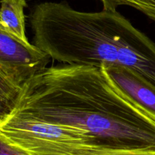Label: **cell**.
<instances>
[{
  "mask_svg": "<svg viewBox=\"0 0 155 155\" xmlns=\"http://www.w3.org/2000/svg\"><path fill=\"white\" fill-rule=\"evenodd\" d=\"M142 155H155V150H148Z\"/></svg>",
  "mask_w": 155,
  "mask_h": 155,
  "instance_id": "obj_10",
  "label": "cell"
},
{
  "mask_svg": "<svg viewBox=\"0 0 155 155\" xmlns=\"http://www.w3.org/2000/svg\"><path fill=\"white\" fill-rule=\"evenodd\" d=\"M9 114L80 130L99 146L155 150V122L113 86L101 68H45L21 88Z\"/></svg>",
  "mask_w": 155,
  "mask_h": 155,
  "instance_id": "obj_1",
  "label": "cell"
},
{
  "mask_svg": "<svg viewBox=\"0 0 155 155\" xmlns=\"http://www.w3.org/2000/svg\"><path fill=\"white\" fill-rule=\"evenodd\" d=\"M26 0H1L0 22L11 33L24 42H29L26 36L24 8Z\"/></svg>",
  "mask_w": 155,
  "mask_h": 155,
  "instance_id": "obj_5",
  "label": "cell"
},
{
  "mask_svg": "<svg viewBox=\"0 0 155 155\" xmlns=\"http://www.w3.org/2000/svg\"><path fill=\"white\" fill-rule=\"evenodd\" d=\"M101 69L113 86L155 122V85L133 69L103 65Z\"/></svg>",
  "mask_w": 155,
  "mask_h": 155,
  "instance_id": "obj_4",
  "label": "cell"
},
{
  "mask_svg": "<svg viewBox=\"0 0 155 155\" xmlns=\"http://www.w3.org/2000/svg\"><path fill=\"white\" fill-rule=\"evenodd\" d=\"M12 107H13L10 104L0 98V114L2 116H6L12 110Z\"/></svg>",
  "mask_w": 155,
  "mask_h": 155,
  "instance_id": "obj_9",
  "label": "cell"
},
{
  "mask_svg": "<svg viewBox=\"0 0 155 155\" xmlns=\"http://www.w3.org/2000/svg\"><path fill=\"white\" fill-rule=\"evenodd\" d=\"M20 90L21 88L14 84L0 72V98L2 99L5 100L14 107Z\"/></svg>",
  "mask_w": 155,
  "mask_h": 155,
  "instance_id": "obj_7",
  "label": "cell"
},
{
  "mask_svg": "<svg viewBox=\"0 0 155 155\" xmlns=\"http://www.w3.org/2000/svg\"><path fill=\"white\" fill-rule=\"evenodd\" d=\"M51 58L29 42L21 40L0 22V72L19 88L42 70Z\"/></svg>",
  "mask_w": 155,
  "mask_h": 155,
  "instance_id": "obj_3",
  "label": "cell"
},
{
  "mask_svg": "<svg viewBox=\"0 0 155 155\" xmlns=\"http://www.w3.org/2000/svg\"><path fill=\"white\" fill-rule=\"evenodd\" d=\"M103 10L116 12L119 6L127 5L139 11L155 22V0H100Z\"/></svg>",
  "mask_w": 155,
  "mask_h": 155,
  "instance_id": "obj_6",
  "label": "cell"
},
{
  "mask_svg": "<svg viewBox=\"0 0 155 155\" xmlns=\"http://www.w3.org/2000/svg\"><path fill=\"white\" fill-rule=\"evenodd\" d=\"M0 155H27L0 138Z\"/></svg>",
  "mask_w": 155,
  "mask_h": 155,
  "instance_id": "obj_8",
  "label": "cell"
},
{
  "mask_svg": "<svg viewBox=\"0 0 155 155\" xmlns=\"http://www.w3.org/2000/svg\"><path fill=\"white\" fill-rule=\"evenodd\" d=\"M33 45L67 64L122 66L155 85V43L121 14L75 10L67 2L36 5L30 15Z\"/></svg>",
  "mask_w": 155,
  "mask_h": 155,
  "instance_id": "obj_2",
  "label": "cell"
}]
</instances>
